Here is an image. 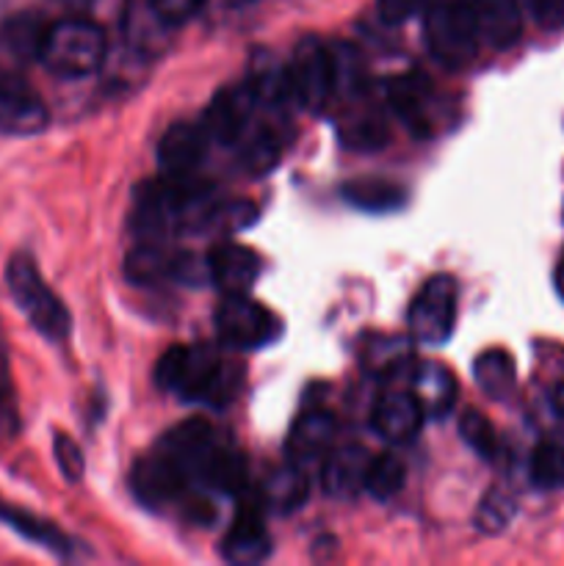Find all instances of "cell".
<instances>
[{
    "label": "cell",
    "instance_id": "cell-1",
    "mask_svg": "<svg viewBox=\"0 0 564 566\" xmlns=\"http://www.w3.org/2000/svg\"><path fill=\"white\" fill-rule=\"evenodd\" d=\"M155 385L186 401L221 407L238 390V365L208 346H171L155 365Z\"/></svg>",
    "mask_w": 564,
    "mask_h": 566
},
{
    "label": "cell",
    "instance_id": "cell-2",
    "mask_svg": "<svg viewBox=\"0 0 564 566\" xmlns=\"http://www.w3.org/2000/svg\"><path fill=\"white\" fill-rule=\"evenodd\" d=\"M39 61L66 81L94 75L105 61V31L83 17L53 22L44 28Z\"/></svg>",
    "mask_w": 564,
    "mask_h": 566
},
{
    "label": "cell",
    "instance_id": "cell-3",
    "mask_svg": "<svg viewBox=\"0 0 564 566\" xmlns=\"http://www.w3.org/2000/svg\"><path fill=\"white\" fill-rule=\"evenodd\" d=\"M6 285H9L11 298L25 315L28 324L48 337L50 343H64L70 335V310L64 307L59 296L48 287V282L39 274L36 263L28 254H14L6 269Z\"/></svg>",
    "mask_w": 564,
    "mask_h": 566
},
{
    "label": "cell",
    "instance_id": "cell-4",
    "mask_svg": "<svg viewBox=\"0 0 564 566\" xmlns=\"http://www.w3.org/2000/svg\"><path fill=\"white\" fill-rule=\"evenodd\" d=\"M424 33L431 55L448 70H462L479 53L481 39L468 0H429Z\"/></svg>",
    "mask_w": 564,
    "mask_h": 566
},
{
    "label": "cell",
    "instance_id": "cell-5",
    "mask_svg": "<svg viewBox=\"0 0 564 566\" xmlns=\"http://www.w3.org/2000/svg\"><path fill=\"white\" fill-rule=\"evenodd\" d=\"M285 83L299 108L321 114L337 94V53L321 39L304 36L288 61Z\"/></svg>",
    "mask_w": 564,
    "mask_h": 566
},
{
    "label": "cell",
    "instance_id": "cell-6",
    "mask_svg": "<svg viewBox=\"0 0 564 566\" xmlns=\"http://www.w3.org/2000/svg\"><path fill=\"white\" fill-rule=\"evenodd\" d=\"M216 332L224 346L236 352H260L274 346L285 326L265 304L243 296H224L216 310Z\"/></svg>",
    "mask_w": 564,
    "mask_h": 566
},
{
    "label": "cell",
    "instance_id": "cell-7",
    "mask_svg": "<svg viewBox=\"0 0 564 566\" xmlns=\"http://www.w3.org/2000/svg\"><path fill=\"white\" fill-rule=\"evenodd\" d=\"M459 307V285L453 276L437 274L424 282L409 304V332L415 343L442 346L453 335Z\"/></svg>",
    "mask_w": 564,
    "mask_h": 566
},
{
    "label": "cell",
    "instance_id": "cell-8",
    "mask_svg": "<svg viewBox=\"0 0 564 566\" xmlns=\"http://www.w3.org/2000/svg\"><path fill=\"white\" fill-rule=\"evenodd\" d=\"M437 88L424 72H404L387 83V103L393 116L418 138H429L437 133L440 122V105H437Z\"/></svg>",
    "mask_w": 564,
    "mask_h": 566
},
{
    "label": "cell",
    "instance_id": "cell-9",
    "mask_svg": "<svg viewBox=\"0 0 564 566\" xmlns=\"http://www.w3.org/2000/svg\"><path fill=\"white\" fill-rule=\"evenodd\" d=\"M205 274H208V263H197L194 254L171 252L155 241L142 243L125 258V276L133 285H158V282L197 285Z\"/></svg>",
    "mask_w": 564,
    "mask_h": 566
},
{
    "label": "cell",
    "instance_id": "cell-10",
    "mask_svg": "<svg viewBox=\"0 0 564 566\" xmlns=\"http://www.w3.org/2000/svg\"><path fill=\"white\" fill-rule=\"evenodd\" d=\"M260 105V94L252 81L236 83V86L221 88L213 97L210 108L205 111L202 127L210 142L216 144H238L249 133L254 119V111Z\"/></svg>",
    "mask_w": 564,
    "mask_h": 566
},
{
    "label": "cell",
    "instance_id": "cell-11",
    "mask_svg": "<svg viewBox=\"0 0 564 566\" xmlns=\"http://www.w3.org/2000/svg\"><path fill=\"white\" fill-rule=\"evenodd\" d=\"M50 114L36 92L17 75H0V133L36 136L48 127Z\"/></svg>",
    "mask_w": 564,
    "mask_h": 566
},
{
    "label": "cell",
    "instance_id": "cell-12",
    "mask_svg": "<svg viewBox=\"0 0 564 566\" xmlns=\"http://www.w3.org/2000/svg\"><path fill=\"white\" fill-rule=\"evenodd\" d=\"M424 409L415 401L412 392L407 390H390L382 392L376 398L374 409H370V429L376 437L393 446H407L418 437L420 426H424Z\"/></svg>",
    "mask_w": 564,
    "mask_h": 566
},
{
    "label": "cell",
    "instance_id": "cell-13",
    "mask_svg": "<svg viewBox=\"0 0 564 566\" xmlns=\"http://www.w3.org/2000/svg\"><path fill=\"white\" fill-rule=\"evenodd\" d=\"M205 263H208V276L219 287L221 296H243V293L252 291L260 274L258 252L243 247V243H219Z\"/></svg>",
    "mask_w": 564,
    "mask_h": 566
},
{
    "label": "cell",
    "instance_id": "cell-14",
    "mask_svg": "<svg viewBox=\"0 0 564 566\" xmlns=\"http://www.w3.org/2000/svg\"><path fill=\"white\" fill-rule=\"evenodd\" d=\"M221 556L230 564H260L271 556V536L260 506L247 503L221 542Z\"/></svg>",
    "mask_w": 564,
    "mask_h": 566
},
{
    "label": "cell",
    "instance_id": "cell-15",
    "mask_svg": "<svg viewBox=\"0 0 564 566\" xmlns=\"http://www.w3.org/2000/svg\"><path fill=\"white\" fill-rule=\"evenodd\" d=\"M208 133H205L202 122L199 125H171L164 133L158 144V160L164 166V175L175 177H191L197 175V166L202 164L205 153H208Z\"/></svg>",
    "mask_w": 564,
    "mask_h": 566
},
{
    "label": "cell",
    "instance_id": "cell-16",
    "mask_svg": "<svg viewBox=\"0 0 564 566\" xmlns=\"http://www.w3.org/2000/svg\"><path fill=\"white\" fill-rule=\"evenodd\" d=\"M337 423L330 409H307V412H302L293 423L291 434H288V462L307 470V464L318 462L330 451Z\"/></svg>",
    "mask_w": 564,
    "mask_h": 566
},
{
    "label": "cell",
    "instance_id": "cell-17",
    "mask_svg": "<svg viewBox=\"0 0 564 566\" xmlns=\"http://www.w3.org/2000/svg\"><path fill=\"white\" fill-rule=\"evenodd\" d=\"M370 453L363 446H343L326 457L321 470L324 492L335 501H348L365 492V475H368Z\"/></svg>",
    "mask_w": 564,
    "mask_h": 566
},
{
    "label": "cell",
    "instance_id": "cell-18",
    "mask_svg": "<svg viewBox=\"0 0 564 566\" xmlns=\"http://www.w3.org/2000/svg\"><path fill=\"white\" fill-rule=\"evenodd\" d=\"M476 31L492 50H509L523 33V14L518 0H468Z\"/></svg>",
    "mask_w": 564,
    "mask_h": 566
},
{
    "label": "cell",
    "instance_id": "cell-19",
    "mask_svg": "<svg viewBox=\"0 0 564 566\" xmlns=\"http://www.w3.org/2000/svg\"><path fill=\"white\" fill-rule=\"evenodd\" d=\"M415 401L424 409V418H448L457 407V379L446 365L424 363L412 374V390Z\"/></svg>",
    "mask_w": 564,
    "mask_h": 566
},
{
    "label": "cell",
    "instance_id": "cell-20",
    "mask_svg": "<svg viewBox=\"0 0 564 566\" xmlns=\"http://www.w3.org/2000/svg\"><path fill=\"white\" fill-rule=\"evenodd\" d=\"M473 379L492 401H506V398H512L514 387H518V368H514L512 354L503 352V348H487V352H481L473 365Z\"/></svg>",
    "mask_w": 564,
    "mask_h": 566
},
{
    "label": "cell",
    "instance_id": "cell-21",
    "mask_svg": "<svg viewBox=\"0 0 564 566\" xmlns=\"http://www.w3.org/2000/svg\"><path fill=\"white\" fill-rule=\"evenodd\" d=\"M0 523L9 525V528L14 531V534H20L22 539L55 553V556H70V539H66L55 525H50L48 520H39L36 514L25 512V509L9 506V503L0 501Z\"/></svg>",
    "mask_w": 564,
    "mask_h": 566
},
{
    "label": "cell",
    "instance_id": "cell-22",
    "mask_svg": "<svg viewBox=\"0 0 564 566\" xmlns=\"http://www.w3.org/2000/svg\"><path fill=\"white\" fill-rule=\"evenodd\" d=\"M44 28L39 25L36 17L22 14L11 20L9 25L0 31V59H6V70L0 75H11L9 66H20L25 61L39 59V48H42Z\"/></svg>",
    "mask_w": 564,
    "mask_h": 566
},
{
    "label": "cell",
    "instance_id": "cell-23",
    "mask_svg": "<svg viewBox=\"0 0 564 566\" xmlns=\"http://www.w3.org/2000/svg\"><path fill=\"white\" fill-rule=\"evenodd\" d=\"M307 492H310V481H307V470L299 468V464L288 462L285 468L274 470L269 475L263 486V506L274 509V512L288 514L296 512L299 506L307 503Z\"/></svg>",
    "mask_w": 564,
    "mask_h": 566
},
{
    "label": "cell",
    "instance_id": "cell-24",
    "mask_svg": "<svg viewBox=\"0 0 564 566\" xmlns=\"http://www.w3.org/2000/svg\"><path fill=\"white\" fill-rule=\"evenodd\" d=\"M343 199L357 210H365V213H390V210L404 208V202H407L401 186L390 180H379V177H363V180L346 182Z\"/></svg>",
    "mask_w": 564,
    "mask_h": 566
},
{
    "label": "cell",
    "instance_id": "cell-25",
    "mask_svg": "<svg viewBox=\"0 0 564 566\" xmlns=\"http://www.w3.org/2000/svg\"><path fill=\"white\" fill-rule=\"evenodd\" d=\"M341 142L352 149H379L385 147L390 130H387V122L382 116V111H376L374 105L368 108L352 111L341 119Z\"/></svg>",
    "mask_w": 564,
    "mask_h": 566
},
{
    "label": "cell",
    "instance_id": "cell-26",
    "mask_svg": "<svg viewBox=\"0 0 564 566\" xmlns=\"http://www.w3.org/2000/svg\"><path fill=\"white\" fill-rule=\"evenodd\" d=\"M285 153V138L274 127H258L247 133L241 144V166L249 175H265L276 166V160Z\"/></svg>",
    "mask_w": 564,
    "mask_h": 566
},
{
    "label": "cell",
    "instance_id": "cell-27",
    "mask_svg": "<svg viewBox=\"0 0 564 566\" xmlns=\"http://www.w3.org/2000/svg\"><path fill=\"white\" fill-rule=\"evenodd\" d=\"M409 359H412V346H409L407 337H374L365 346V368L376 376H385V379L407 368Z\"/></svg>",
    "mask_w": 564,
    "mask_h": 566
},
{
    "label": "cell",
    "instance_id": "cell-28",
    "mask_svg": "<svg viewBox=\"0 0 564 566\" xmlns=\"http://www.w3.org/2000/svg\"><path fill=\"white\" fill-rule=\"evenodd\" d=\"M404 481H407V464L396 453H382V457L370 459L368 475H365V492L374 501L385 503L401 492Z\"/></svg>",
    "mask_w": 564,
    "mask_h": 566
},
{
    "label": "cell",
    "instance_id": "cell-29",
    "mask_svg": "<svg viewBox=\"0 0 564 566\" xmlns=\"http://www.w3.org/2000/svg\"><path fill=\"white\" fill-rule=\"evenodd\" d=\"M529 473L540 490H564V440H542L531 453Z\"/></svg>",
    "mask_w": 564,
    "mask_h": 566
},
{
    "label": "cell",
    "instance_id": "cell-30",
    "mask_svg": "<svg viewBox=\"0 0 564 566\" xmlns=\"http://www.w3.org/2000/svg\"><path fill=\"white\" fill-rule=\"evenodd\" d=\"M514 512H518V503L509 495L506 490H490L484 495V501L476 509V528L481 534H501L509 523H512Z\"/></svg>",
    "mask_w": 564,
    "mask_h": 566
},
{
    "label": "cell",
    "instance_id": "cell-31",
    "mask_svg": "<svg viewBox=\"0 0 564 566\" xmlns=\"http://www.w3.org/2000/svg\"><path fill=\"white\" fill-rule=\"evenodd\" d=\"M459 434H462L464 446L473 448L479 457H484V459L495 457V451H498L495 429H492V423L481 412H476V409L462 412V418H459Z\"/></svg>",
    "mask_w": 564,
    "mask_h": 566
},
{
    "label": "cell",
    "instance_id": "cell-32",
    "mask_svg": "<svg viewBox=\"0 0 564 566\" xmlns=\"http://www.w3.org/2000/svg\"><path fill=\"white\" fill-rule=\"evenodd\" d=\"M17 429H20V415H17L14 381H11L6 340L0 337V434H14Z\"/></svg>",
    "mask_w": 564,
    "mask_h": 566
},
{
    "label": "cell",
    "instance_id": "cell-33",
    "mask_svg": "<svg viewBox=\"0 0 564 566\" xmlns=\"http://www.w3.org/2000/svg\"><path fill=\"white\" fill-rule=\"evenodd\" d=\"M53 453H55V464H59L61 475H64L70 484H77L86 473V462H83V453L81 446L72 440L70 434H55L53 437Z\"/></svg>",
    "mask_w": 564,
    "mask_h": 566
},
{
    "label": "cell",
    "instance_id": "cell-34",
    "mask_svg": "<svg viewBox=\"0 0 564 566\" xmlns=\"http://www.w3.org/2000/svg\"><path fill=\"white\" fill-rule=\"evenodd\" d=\"M429 0H376V14L385 25H404L424 14Z\"/></svg>",
    "mask_w": 564,
    "mask_h": 566
},
{
    "label": "cell",
    "instance_id": "cell-35",
    "mask_svg": "<svg viewBox=\"0 0 564 566\" xmlns=\"http://www.w3.org/2000/svg\"><path fill=\"white\" fill-rule=\"evenodd\" d=\"M208 0H149V9L166 25H180V22L191 20Z\"/></svg>",
    "mask_w": 564,
    "mask_h": 566
},
{
    "label": "cell",
    "instance_id": "cell-36",
    "mask_svg": "<svg viewBox=\"0 0 564 566\" xmlns=\"http://www.w3.org/2000/svg\"><path fill=\"white\" fill-rule=\"evenodd\" d=\"M531 14L542 28L564 25V0H529Z\"/></svg>",
    "mask_w": 564,
    "mask_h": 566
},
{
    "label": "cell",
    "instance_id": "cell-37",
    "mask_svg": "<svg viewBox=\"0 0 564 566\" xmlns=\"http://www.w3.org/2000/svg\"><path fill=\"white\" fill-rule=\"evenodd\" d=\"M551 401H553V409H556V412L562 415V418H564V379L558 381L556 387H553V392H551Z\"/></svg>",
    "mask_w": 564,
    "mask_h": 566
},
{
    "label": "cell",
    "instance_id": "cell-38",
    "mask_svg": "<svg viewBox=\"0 0 564 566\" xmlns=\"http://www.w3.org/2000/svg\"><path fill=\"white\" fill-rule=\"evenodd\" d=\"M556 287H558V293L564 296V263L558 265V271H556Z\"/></svg>",
    "mask_w": 564,
    "mask_h": 566
},
{
    "label": "cell",
    "instance_id": "cell-39",
    "mask_svg": "<svg viewBox=\"0 0 564 566\" xmlns=\"http://www.w3.org/2000/svg\"><path fill=\"white\" fill-rule=\"evenodd\" d=\"M227 3H232V6H247V3H252V0H227Z\"/></svg>",
    "mask_w": 564,
    "mask_h": 566
}]
</instances>
